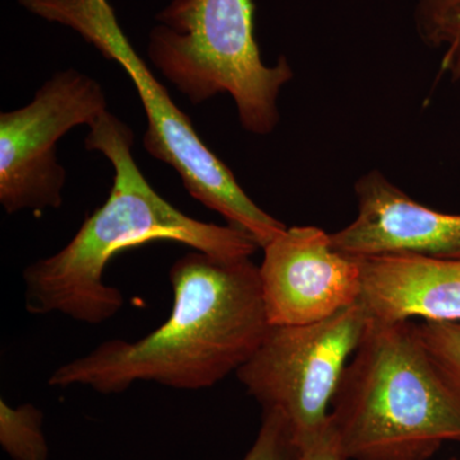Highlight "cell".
<instances>
[{"instance_id":"1","label":"cell","mask_w":460,"mask_h":460,"mask_svg":"<svg viewBox=\"0 0 460 460\" xmlns=\"http://www.w3.org/2000/svg\"><path fill=\"white\" fill-rule=\"evenodd\" d=\"M171 316L136 341L111 339L58 367L48 385L87 386L119 394L136 383L202 390L237 372L270 329L260 269L243 259L202 251L186 253L169 270Z\"/></svg>"},{"instance_id":"2","label":"cell","mask_w":460,"mask_h":460,"mask_svg":"<svg viewBox=\"0 0 460 460\" xmlns=\"http://www.w3.org/2000/svg\"><path fill=\"white\" fill-rule=\"evenodd\" d=\"M89 127L84 146L111 163L113 186L66 247L23 270L27 313L59 314L90 325L113 319L124 296L102 280L105 269L118 253L151 242H177L223 259L256 252L259 243L244 230L193 219L153 189L133 159L128 124L105 111Z\"/></svg>"},{"instance_id":"12","label":"cell","mask_w":460,"mask_h":460,"mask_svg":"<svg viewBox=\"0 0 460 460\" xmlns=\"http://www.w3.org/2000/svg\"><path fill=\"white\" fill-rule=\"evenodd\" d=\"M416 328L436 367L460 396V323L423 321Z\"/></svg>"},{"instance_id":"9","label":"cell","mask_w":460,"mask_h":460,"mask_svg":"<svg viewBox=\"0 0 460 460\" xmlns=\"http://www.w3.org/2000/svg\"><path fill=\"white\" fill-rule=\"evenodd\" d=\"M354 193L358 215L349 226L330 234L339 252L350 257L460 260V214L432 210L376 169L356 181Z\"/></svg>"},{"instance_id":"5","label":"cell","mask_w":460,"mask_h":460,"mask_svg":"<svg viewBox=\"0 0 460 460\" xmlns=\"http://www.w3.org/2000/svg\"><path fill=\"white\" fill-rule=\"evenodd\" d=\"M30 13L77 32L109 60L122 66L140 96L147 117L144 147L171 165L193 199L222 215L229 226L248 233L263 248L287 228L263 211L228 166L193 128L146 62L132 47L108 0H18Z\"/></svg>"},{"instance_id":"7","label":"cell","mask_w":460,"mask_h":460,"mask_svg":"<svg viewBox=\"0 0 460 460\" xmlns=\"http://www.w3.org/2000/svg\"><path fill=\"white\" fill-rule=\"evenodd\" d=\"M108 111L98 81L75 69L57 72L25 107L0 114V204L7 214L59 208L66 169L57 144Z\"/></svg>"},{"instance_id":"6","label":"cell","mask_w":460,"mask_h":460,"mask_svg":"<svg viewBox=\"0 0 460 460\" xmlns=\"http://www.w3.org/2000/svg\"><path fill=\"white\" fill-rule=\"evenodd\" d=\"M370 321L358 302L319 323L271 325L235 375L263 411L283 414L293 443L301 444L328 428L341 376Z\"/></svg>"},{"instance_id":"8","label":"cell","mask_w":460,"mask_h":460,"mask_svg":"<svg viewBox=\"0 0 460 460\" xmlns=\"http://www.w3.org/2000/svg\"><path fill=\"white\" fill-rule=\"evenodd\" d=\"M262 250L260 279L270 325L319 323L361 299L359 260L335 250L325 230L287 226Z\"/></svg>"},{"instance_id":"13","label":"cell","mask_w":460,"mask_h":460,"mask_svg":"<svg viewBox=\"0 0 460 460\" xmlns=\"http://www.w3.org/2000/svg\"><path fill=\"white\" fill-rule=\"evenodd\" d=\"M295 452L292 431L283 414L265 410L255 443L242 460H292Z\"/></svg>"},{"instance_id":"15","label":"cell","mask_w":460,"mask_h":460,"mask_svg":"<svg viewBox=\"0 0 460 460\" xmlns=\"http://www.w3.org/2000/svg\"><path fill=\"white\" fill-rule=\"evenodd\" d=\"M434 48H444L441 58V74L449 75L450 80H460V12L450 17L441 27L436 38Z\"/></svg>"},{"instance_id":"10","label":"cell","mask_w":460,"mask_h":460,"mask_svg":"<svg viewBox=\"0 0 460 460\" xmlns=\"http://www.w3.org/2000/svg\"><path fill=\"white\" fill-rule=\"evenodd\" d=\"M359 304L371 320L460 323V260L416 255L357 257Z\"/></svg>"},{"instance_id":"11","label":"cell","mask_w":460,"mask_h":460,"mask_svg":"<svg viewBox=\"0 0 460 460\" xmlns=\"http://www.w3.org/2000/svg\"><path fill=\"white\" fill-rule=\"evenodd\" d=\"M44 414L35 405L11 407L0 401V445L12 460H49V447L42 431Z\"/></svg>"},{"instance_id":"3","label":"cell","mask_w":460,"mask_h":460,"mask_svg":"<svg viewBox=\"0 0 460 460\" xmlns=\"http://www.w3.org/2000/svg\"><path fill=\"white\" fill-rule=\"evenodd\" d=\"M348 460H429L460 443V396L411 321H370L330 411Z\"/></svg>"},{"instance_id":"14","label":"cell","mask_w":460,"mask_h":460,"mask_svg":"<svg viewBox=\"0 0 460 460\" xmlns=\"http://www.w3.org/2000/svg\"><path fill=\"white\" fill-rule=\"evenodd\" d=\"M414 23L423 42L434 47L444 23L460 12V0H413Z\"/></svg>"},{"instance_id":"16","label":"cell","mask_w":460,"mask_h":460,"mask_svg":"<svg viewBox=\"0 0 460 460\" xmlns=\"http://www.w3.org/2000/svg\"><path fill=\"white\" fill-rule=\"evenodd\" d=\"M292 460H348L341 452L332 423L319 434L296 445Z\"/></svg>"},{"instance_id":"4","label":"cell","mask_w":460,"mask_h":460,"mask_svg":"<svg viewBox=\"0 0 460 460\" xmlns=\"http://www.w3.org/2000/svg\"><path fill=\"white\" fill-rule=\"evenodd\" d=\"M155 20L147 56L169 83L195 105L229 93L247 132L274 131L278 96L295 74L284 57L263 63L253 0H172Z\"/></svg>"}]
</instances>
